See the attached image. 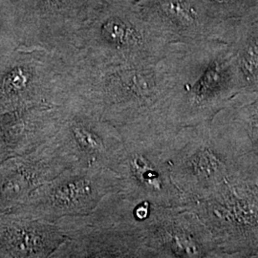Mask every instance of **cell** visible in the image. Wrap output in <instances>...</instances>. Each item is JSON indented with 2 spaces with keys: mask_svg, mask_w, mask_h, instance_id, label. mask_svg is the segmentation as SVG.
<instances>
[{
  "mask_svg": "<svg viewBox=\"0 0 258 258\" xmlns=\"http://www.w3.org/2000/svg\"><path fill=\"white\" fill-rule=\"evenodd\" d=\"M195 205L219 257L258 256V182L231 176Z\"/></svg>",
  "mask_w": 258,
  "mask_h": 258,
  "instance_id": "obj_1",
  "label": "cell"
},
{
  "mask_svg": "<svg viewBox=\"0 0 258 258\" xmlns=\"http://www.w3.org/2000/svg\"><path fill=\"white\" fill-rule=\"evenodd\" d=\"M191 151L187 152L184 169L187 187L197 201L214 192L227 179L235 175L226 152L212 136L211 124L191 126Z\"/></svg>",
  "mask_w": 258,
  "mask_h": 258,
  "instance_id": "obj_2",
  "label": "cell"
},
{
  "mask_svg": "<svg viewBox=\"0 0 258 258\" xmlns=\"http://www.w3.org/2000/svg\"><path fill=\"white\" fill-rule=\"evenodd\" d=\"M168 12L176 19L184 22H190L194 19V10L183 2H172L167 6Z\"/></svg>",
  "mask_w": 258,
  "mask_h": 258,
  "instance_id": "obj_3",
  "label": "cell"
},
{
  "mask_svg": "<svg viewBox=\"0 0 258 258\" xmlns=\"http://www.w3.org/2000/svg\"><path fill=\"white\" fill-rule=\"evenodd\" d=\"M217 2H220V3H225V2H228V1H230V0H216Z\"/></svg>",
  "mask_w": 258,
  "mask_h": 258,
  "instance_id": "obj_4",
  "label": "cell"
}]
</instances>
